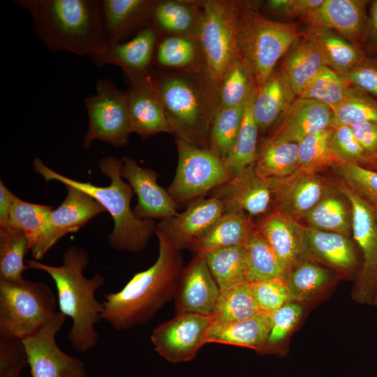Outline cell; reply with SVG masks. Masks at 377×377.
<instances>
[{"instance_id":"6da1fadb","label":"cell","mask_w":377,"mask_h":377,"mask_svg":"<svg viewBox=\"0 0 377 377\" xmlns=\"http://www.w3.org/2000/svg\"><path fill=\"white\" fill-rule=\"evenodd\" d=\"M158 255L147 269L135 274L119 290L108 293L102 302V319L114 330L142 325L172 297L184 269L180 251L156 230Z\"/></svg>"},{"instance_id":"7a4b0ae2","label":"cell","mask_w":377,"mask_h":377,"mask_svg":"<svg viewBox=\"0 0 377 377\" xmlns=\"http://www.w3.org/2000/svg\"><path fill=\"white\" fill-rule=\"evenodd\" d=\"M28 11L36 37L51 52H70L94 64L103 54L104 34L100 0H15Z\"/></svg>"},{"instance_id":"3957f363","label":"cell","mask_w":377,"mask_h":377,"mask_svg":"<svg viewBox=\"0 0 377 377\" xmlns=\"http://www.w3.org/2000/svg\"><path fill=\"white\" fill-rule=\"evenodd\" d=\"M27 269L43 271L55 283L57 304L61 313L72 320L67 339L77 352L87 353L99 339L96 325L102 319L103 305L96 298V291L105 283V277L96 273L87 278L84 269L89 263L87 251L75 246L63 253L62 264L54 266L34 259L25 261Z\"/></svg>"},{"instance_id":"277c9868","label":"cell","mask_w":377,"mask_h":377,"mask_svg":"<svg viewBox=\"0 0 377 377\" xmlns=\"http://www.w3.org/2000/svg\"><path fill=\"white\" fill-rule=\"evenodd\" d=\"M170 133L208 149L211 127L219 110V89L205 71H152Z\"/></svg>"},{"instance_id":"5b68a950","label":"cell","mask_w":377,"mask_h":377,"mask_svg":"<svg viewBox=\"0 0 377 377\" xmlns=\"http://www.w3.org/2000/svg\"><path fill=\"white\" fill-rule=\"evenodd\" d=\"M98 165L101 172L110 179L108 186L71 179L52 170L39 158L33 161L34 171L45 181L55 180L78 188L98 201L110 213L114 221L113 230L108 236L111 248L131 253L143 251L155 233L156 223L152 219H139L133 214L131 201L134 192L121 175L122 158L104 157L98 161Z\"/></svg>"},{"instance_id":"8992f818","label":"cell","mask_w":377,"mask_h":377,"mask_svg":"<svg viewBox=\"0 0 377 377\" xmlns=\"http://www.w3.org/2000/svg\"><path fill=\"white\" fill-rule=\"evenodd\" d=\"M303 36L295 23L269 19L258 11L256 3L243 1L237 19V47L257 89Z\"/></svg>"},{"instance_id":"52a82bcc","label":"cell","mask_w":377,"mask_h":377,"mask_svg":"<svg viewBox=\"0 0 377 377\" xmlns=\"http://www.w3.org/2000/svg\"><path fill=\"white\" fill-rule=\"evenodd\" d=\"M57 306L52 289L43 282L0 280V337L22 340L53 316Z\"/></svg>"},{"instance_id":"ba28073f","label":"cell","mask_w":377,"mask_h":377,"mask_svg":"<svg viewBox=\"0 0 377 377\" xmlns=\"http://www.w3.org/2000/svg\"><path fill=\"white\" fill-rule=\"evenodd\" d=\"M243 1H200L202 24L198 42L205 72L218 87L227 68L240 59L237 25Z\"/></svg>"},{"instance_id":"9c48e42d","label":"cell","mask_w":377,"mask_h":377,"mask_svg":"<svg viewBox=\"0 0 377 377\" xmlns=\"http://www.w3.org/2000/svg\"><path fill=\"white\" fill-rule=\"evenodd\" d=\"M96 91L84 99L89 119L84 147L88 148L94 140L117 147L126 145L132 133L126 91L109 79H98Z\"/></svg>"},{"instance_id":"30bf717a","label":"cell","mask_w":377,"mask_h":377,"mask_svg":"<svg viewBox=\"0 0 377 377\" xmlns=\"http://www.w3.org/2000/svg\"><path fill=\"white\" fill-rule=\"evenodd\" d=\"M178 163L167 191L177 202L194 200L228 182L232 177L224 162L207 149L175 139Z\"/></svg>"},{"instance_id":"8fae6325","label":"cell","mask_w":377,"mask_h":377,"mask_svg":"<svg viewBox=\"0 0 377 377\" xmlns=\"http://www.w3.org/2000/svg\"><path fill=\"white\" fill-rule=\"evenodd\" d=\"M66 317L57 311L22 341L31 377H87L84 362L60 349L56 337Z\"/></svg>"},{"instance_id":"7c38bea8","label":"cell","mask_w":377,"mask_h":377,"mask_svg":"<svg viewBox=\"0 0 377 377\" xmlns=\"http://www.w3.org/2000/svg\"><path fill=\"white\" fill-rule=\"evenodd\" d=\"M338 188L349 202L351 231L363 257L353 297L359 302L372 304L377 289V223L371 205L341 181Z\"/></svg>"},{"instance_id":"4fadbf2b","label":"cell","mask_w":377,"mask_h":377,"mask_svg":"<svg viewBox=\"0 0 377 377\" xmlns=\"http://www.w3.org/2000/svg\"><path fill=\"white\" fill-rule=\"evenodd\" d=\"M212 323V316L179 313L156 327L151 341L156 352L171 363L193 360L205 343V335Z\"/></svg>"},{"instance_id":"5bb4252c","label":"cell","mask_w":377,"mask_h":377,"mask_svg":"<svg viewBox=\"0 0 377 377\" xmlns=\"http://www.w3.org/2000/svg\"><path fill=\"white\" fill-rule=\"evenodd\" d=\"M67 195L50 213L45 236L31 253L40 261L64 236L75 232L89 220L105 212V208L84 191L66 186Z\"/></svg>"},{"instance_id":"9a60e30c","label":"cell","mask_w":377,"mask_h":377,"mask_svg":"<svg viewBox=\"0 0 377 377\" xmlns=\"http://www.w3.org/2000/svg\"><path fill=\"white\" fill-rule=\"evenodd\" d=\"M267 179L276 209L296 221L302 220L331 191L321 176L300 169L288 177Z\"/></svg>"},{"instance_id":"2e32d148","label":"cell","mask_w":377,"mask_h":377,"mask_svg":"<svg viewBox=\"0 0 377 377\" xmlns=\"http://www.w3.org/2000/svg\"><path fill=\"white\" fill-rule=\"evenodd\" d=\"M152 73V71H151ZM151 73L127 77L126 91L132 133L145 139L160 133H170L164 107Z\"/></svg>"},{"instance_id":"e0dca14e","label":"cell","mask_w":377,"mask_h":377,"mask_svg":"<svg viewBox=\"0 0 377 377\" xmlns=\"http://www.w3.org/2000/svg\"><path fill=\"white\" fill-rule=\"evenodd\" d=\"M220 295L219 286L207 263L194 254L179 278L175 299L176 314L195 313L212 316Z\"/></svg>"},{"instance_id":"ac0fdd59","label":"cell","mask_w":377,"mask_h":377,"mask_svg":"<svg viewBox=\"0 0 377 377\" xmlns=\"http://www.w3.org/2000/svg\"><path fill=\"white\" fill-rule=\"evenodd\" d=\"M121 175L137 195L133 212L139 219H165L178 214L177 202L167 190L157 183L158 175L150 168L140 166L132 158L122 157Z\"/></svg>"},{"instance_id":"d6986e66","label":"cell","mask_w":377,"mask_h":377,"mask_svg":"<svg viewBox=\"0 0 377 377\" xmlns=\"http://www.w3.org/2000/svg\"><path fill=\"white\" fill-rule=\"evenodd\" d=\"M224 211L223 202L214 195L198 198L184 212L161 219L156 229L164 233L178 250L190 249Z\"/></svg>"},{"instance_id":"ffe728a7","label":"cell","mask_w":377,"mask_h":377,"mask_svg":"<svg viewBox=\"0 0 377 377\" xmlns=\"http://www.w3.org/2000/svg\"><path fill=\"white\" fill-rule=\"evenodd\" d=\"M367 0H324L300 20L308 26L331 29L363 46L367 35Z\"/></svg>"},{"instance_id":"44dd1931","label":"cell","mask_w":377,"mask_h":377,"mask_svg":"<svg viewBox=\"0 0 377 377\" xmlns=\"http://www.w3.org/2000/svg\"><path fill=\"white\" fill-rule=\"evenodd\" d=\"M212 195L223 202L225 210H241L251 216L267 213L273 199L268 180L257 173L255 164L213 190Z\"/></svg>"},{"instance_id":"7402d4cb","label":"cell","mask_w":377,"mask_h":377,"mask_svg":"<svg viewBox=\"0 0 377 377\" xmlns=\"http://www.w3.org/2000/svg\"><path fill=\"white\" fill-rule=\"evenodd\" d=\"M333 112L314 100L297 97L281 117L267 138L299 143L308 135L332 128Z\"/></svg>"},{"instance_id":"603a6c76","label":"cell","mask_w":377,"mask_h":377,"mask_svg":"<svg viewBox=\"0 0 377 377\" xmlns=\"http://www.w3.org/2000/svg\"><path fill=\"white\" fill-rule=\"evenodd\" d=\"M301 246L304 257L349 275L357 265L355 246L347 235L302 226Z\"/></svg>"},{"instance_id":"cb8c5ba5","label":"cell","mask_w":377,"mask_h":377,"mask_svg":"<svg viewBox=\"0 0 377 377\" xmlns=\"http://www.w3.org/2000/svg\"><path fill=\"white\" fill-rule=\"evenodd\" d=\"M158 33L149 25L138 31L128 41L108 43L106 49L95 64L98 67L113 64L120 67L126 77L151 73V64L158 42Z\"/></svg>"},{"instance_id":"d4e9b609","label":"cell","mask_w":377,"mask_h":377,"mask_svg":"<svg viewBox=\"0 0 377 377\" xmlns=\"http://www.w3.org/2000/svg\"><path fill=\"white\" fill-rule=\"evenodd\" d=\"M256 228L277 256L287 276L304 258L301 246L302 226L276 209L265 216Z\"/></svg>"},{"instance_id":"484cf974","label":"cell","mask_w":377,"mask_h":377,"mask_svg":"<svg viewBox=\"0 0 377 377\" xmlns=\"http://www.w3.org/2000/svg\"><path fill=\"white\" fill-rule=\"evenodd\" d=\"M155 1L102 0L104 34L108 43H121L134 31L138 32L151 24Z\"/></svg>"},{"instance_id":"4316f807","label":"cell","mask_w":377,"mask_h":377,"mask_svg":"<svg viewBox=\"0 0 377 377\" xmlns=\"http://www.w3.org/2000/svg\"><path fill=\"white\" fill-rule=\"evenodd\" d=\"M256 228L246 212L237 209L225 210L221 216L192 245L194 254L202 255L222 248L246 244Z\"/></svg>"},{"instance_id":"83f0119b","label":"cell","mask_w":377,"mask_h":377,"mask_svg":"<svg viewBox=\"0 0 377 377\" xmlns=\"http://www.w3.org/2000/svg\"><path fill=\"white\" fill-rule=\"evenodd\" d=\"M202 24L200 1H155L151 25L158 33L198 40Z\"/></svg>"},{"instance_id":"f1b7e54d","label":"cell","mask_w":377,"mask_h":377,"mask_svg":"<svg viewBox=\"0 0 377 377\" xmlns=\"http://www.w3.org/2000/svg\"><path fill=\"white\" fill-rule=\"evenodd\" d=\"M272 314L260 311L242 320L212 322L205 335V343L242 346L262 352L271 329Z\"/></svg>"},{"instance_id":"f546056e","label":"cell","mask_w":377,"mask_h":377,"mask_svg":"<svg viewBox=\"0 0 377 377\" xmlns=\"http://www.w3.org/2000/svg\"><path fill=\"white\" fill-rule=\"evenodd\" d=\"M297 98L280 70L274 69L256 93L252 112L259 131H265L276 124Z\"/></svg>"},{"instance_id":"4dcf8cb0","label":"cell","mask_w":377,"mask_h":377,"mask_svg":"<svg viewBox=\"0 0 377 377\" xmlns=\"http://www.w3.org/2000/svg\"><path fill=\"white\" fill-rule=\"evenodd\" d=\"M324 66H327L319 49L304 34L282 58L279 70L297 97Z\"/></svg>"},{"instance_id":"1f68e13d","label":"cell","mask_w":377,"mask_h":377,"mask_svg":"<svg viewBox=\"0 0 377 377\" xmlns=\"http://www.w3.org/2000/svg\"><path fill=\"white\" fill-rule=\"evenodd\" d=\"M303 31L315 43L326 66L339 75L351 70L367 57L362 45L331 29L308 26Z\"/></svg>"},{"instance_id":"d6a6232c","label":"cell","mask_w":377,"mask_h":377,"mask_svg":"<svg viewBox=\"0 0 377 377\" xmlns=\"http://www.w3.org/2000/svg\"><path fill=\"white\" fill-rule=\"evenodd\" d=\"M156 63L161 68L182 71H205L198 40L181 36H169L157 45Z\"/></svg>"},{"instance_id":"836d02e7","label":"cell","mask_w":377,"mask_h":377,"mask_svg":"<svg viewBox=\"0 0 377 377\" xmlns=\"http://www.w3.org/2000/svg\"><path fill=\"white\" fill-rule=\"evenodd\" d=\"M200 256L207 263L220 293L247 282L245 246L222 248Z\"/></svg>"},{"instance_id":"e575fe53","label":"cell","mask_w":377,"mask_h":377,"mask_svg":"<svg viewBox=\"0 0 377 377\" xmlns=\"http://www.w3.org/2000/svg\"><path fill=\"white\" fill-rule=\"evenodd\" d=\"M257 173L265 179L283 178L298 170V144L267 139L258 152Z\"/></svg>"},{"instance_id":"d590c367","label":"cell","mask_w":377,"mask_h":377,"mask_svg":"<svg viewBox=\"0 0 377 377\" xmlns=\"http://www.w3.org/2000/svg\"><path fill=\"white\" fill-rule=\"evenodd\" d=\"M256 89L257 88L253 91L246 102L238 135L234 145L223 160L225 166L232 177L255 164L257 159L259 129L252 112Z\"/></svg>"},{"instance_id":"8d00e7d4","label":"cell","mask_w":377,"mask_h":377,"mask_svg":"<svg viewBox=\"0 0 377 377\" xmlns=\"http://www.w3.org/2000/svg\"><path fill=\"white\" fill-rule=\"evenodd\" d=\"M306 227L347 235L351 231V210L344 200L332 191L302 219Z\"/></svg>"},{"instance_id":"74e56055","label":"cell","mask_w":377,"mask_h":377,"mask_svg":"<svg viewBox=\"0 0 377 377\" xmlns=\"http://www.w3.org/2000/svg\"><path fill=\"white\" fill-rule=\"evenodd\" d=\"M333 274L306 258L298 262L288 272L285 281L290 301H301L312 297L334 281Z\"/></svg>"},{"instance_id":"f35d334b","label":"cell","mask_w":377,"mask_h":377,"mask_svg":"<svg viewBox=\"0 0 377 377\" xmlns=\"http://www.w3.org/2000/svg\"><path fill=\"white\" fill-rule=\"evenodd\" d=\"M247 282L286 279V272L277 256L257 228L245 245Z\"/></svg>"},{"instance_id":"ab89813d","label":"cell","mask_w":377,"mask_h":377,"mask_svg":"<svg viewBox=\"0 0 377 377\" xmlns=\"http://www.w3.org/2000/svg\"><path fill=\"white\" fill-rule=\"evenodd\" d=\"M52 209L51 206L28 202L15 198L10 213V226L26 235L30 251L45 236Z\"/></svg>"},{"instance_id":"60d3db41","label":"cell","mask_w":377,"mask_h":377,"mask_svg":"<svg viewBox=\"0 0 377 377\" xmlns=\"http://www.w3.org/2000/svg\"><path fill=\"white\" fill-rule=\"evenodd\" d=\"M29 251L26 235L13 228L0 230V280L16 281L24 279L27 269L24 257Z\"/></svg>"},{"instance_id":"b9f144b4","label":"cell","mask_w":377,"mask_h":377,"mask_svg":"<svg viewBox=\"0 0 377 377\" xmlns=\"http://www.w3.org/2000/svg\"><path fill=\"white\" fill-rule=\"evenodd\" d=\"M246 104L219 109L215 114L210 131L208 150L223 161L235 142Z\"/></svg>"},{"instance_id":"7bdbcfd3","label":"cell","mask_w":377,"mask_h":377,"mask_svg":"<svg viewBox=\"0 0 377 377\" xmlns=\"http://www.w3.org/2000/svg\"><path fill=\"white\" fill-rule=\"evenodd\" d=\"M259 312L249 283L245 282L220 293L212 318L213 323H230L249 318Z\"/></svg>"},{"instance_id":"ee69618b","label":"cell","mask_w":377,"mask_h":377,"mask_svg":"<svg viewBox=\"0 0 377 377\" xmlns=\"http://www.w3.org/2000/svg\"><path fill=\"white\" fill-rule=\"evenodd\" d=\"M256 88L253 79L241 59L234 61L226 70L219 86V109L246 103Z\"/></svg>"},{"instance_id":"f6af8a7d","label":"cell","mask_w":377,"mask_h":377,"mask_svg":"<svg viewBox=\"0 0 377 377\" xmlns=\"http://www.w3.org/2000/svg\"><path fill=\"white\" fill-rule=\"evenodd\" d=\"M332 112V127L350 126L364 121L377 122V99L352 85Z\"/></svg>"},{"instance_id":"bcb514c9","label":"cell","mask_w":377,"mask_h":377,"mask_svg":"<svg viewBox=\"0 0 377 377\" xmlns=\"http://www.w3.org/2000/svg\"><path fill=\"white\" fill-rule=\"evenodd\" d=\"M332 128L311 134L298 144L300 169L309 174L334 167L335 160L332 154L330 138Z\"/></svg>"},{"instance_id":"7dc6e473","label":"cell","mask_w":377,"mask_h":377,"mask_svg":"<svg viewBox=\"0 0 377 377\" xmlns=\"http://www.w3.org/2000/svg\"><path fill=\"white\" fill-rule=\"evenodd\" d=\"M351 86L334 71L324 66L297 97L316 101L333 110L345 98Z\"/></svg>"},{"instance_id":"c3c4849f","label":"cell","mask_w":377,"mask_h":377,"mask_svg":"<svg viewBox=\"0 0 377 377\" xmlns=\"http://www.w3.org/2000/svg\"><path fill=\"white\" fill-rule=\"evenodd\" d=\"M341 181L371 207L377 204V170L355 163H336Z\"/></svg>"},{"instance_id":"681fc988","label":"cell","mask_w":377,"mask_h":377,"mask_svg":"<svg viewBox=\"0 0 377 377\" xmlns=\"http://www.w3.org/2000/svg\"><path fill=\"white\" fill-rule=\"evenodd\" d=\"M330 145L336 163H355L367 167L369 163L351 128L348 126H337L332 128Z\"/></svg>"},{"instance_id":"f907efd6","label":"cell","mask_w":377,"mask_h":377,"mask_svg":"<svg viewBox=\"0 0 377 377\" xmlns=\"http://www.w3.org/2000/svg\"><path fill=\"white\" fill-rule=\"evenodd\" d=\"M302 306L295 301H288L272 314V326L261 353H273L300 320Z\"/></svg>"},{"instance_id":"816d5d0a","label":"cell","mask_w":377,"mask_h":377,"mask_svg":"<svg viewBox=\"0 0 377 377\" xmlns=\"http://www.w3.org/2000/svg\"><path fill=\"white\" fill-rule=\"evenodd\" d=\"M260 311L272 313L290 301V293L284 279L274 278L249 283Z\"/></svg>"},{"instance_id":"f5cc1de1","label":"cell","mask_w":377,"mask_h":377,"mask_svg":"<svg viewBox=\"0 0 377 377\" xmlns=\"http://www.w3.org/2000/svg\"><path fill=\"white\" fill-rule=\"evenodd\" d=\"M27 366V354L22 341L0 337V377H20Z\"/></svg>"},{"instance_id":"db71d44e","label":"cell","mask_w":377,"mask_h":377,"mask_svg":"<svg viewBox=\"0 0 377 377\" xmlns=\"http://www.w3.org/2000/svg\"><path fill=\"white\" fill-rule=\"evenodd\" d=\"M340 75L351 85L377 99V55L367 56L353 68Z\"/></svg>"},{"instance_id":"11a10c76","label":"cell","mask_w":377,"mask_h":377,"mask_svg":"<svg viewBox=\"0 0 377 377\" xmlns=\"http://www.w3.org/2000/svg\"><path fill=\"white\" fill-rule=\"evenodd\" d=\"M324 0H269L263 6L265 12L285 19H300Z\"/></svg>"},{"instance_id":"9f6ffc18","label":"cell","mask_w":377,"mask_h":377,"mask_svg":"<svg viewBox=\"0 0 377 377\" xmlns=\"http://www.w3.org/2000/svg\"><path fill=\"white\" fill-rule=\"evenodd\" d=\"M350 127L368 158L369 164L377 158V122H360Z\"/></svg>"},{"instance_id":"6f0895ef","label":"cell","mask_w":377,"mask_h":377,"mask_svg":"<svg viewBox=\"0 0 377 377\" xmlns=\"http://www.w3.org/2000/svg\"><path fill=\"white\" fill-rule=\"evenodd\" d=\"M363 49L368 57L377 55V0L371 1L367 18V35Z\"/></svg>"},{"instance_id":"680465c9","label":"cell","mask_w":377,"mask_h":377,"mask_svg":"<svg viewBox=\"0 0 377 377\" xmlns=\"http://www.w3.org/2000/svg\"><path fill=\"white\" fill-rule=\"evenodd\" d=\"M16 196L0 181V230L10 228V213Z\"/></svg>"},{"instance_id":"91938a15","label":"cell","mask_w":377,"mask_h":377,"mask_svg":"<svg viewBox=\"0 0 377 377\" xmlns=\"http://www.w3.org/2000/svg\"><path fill=\"white\" fill-rule=\"evenodd\" d=\"M367 168L371 170H377V158L371 162Z\"/></svg>"},{"instance_id":"94428289","label":"cell","mask_w":377,"mask_h":377,"mask_svg":"<svg viewBox=\"0 0 377 377\" xmlns=\"http://www.w3.org/2000/svg\"><path fill=\"white\" fill-rule=\"evenodd\" d=\"M371 207H372L374 215V217L377 223V204L372 206Z\"/></svg>"},{"instance_id":"6125c7cd","label":"cell","mask_w":377,"mask_h":377,"mask_svg":"<svg viewBox=\"0 0 377 377\" xmlns=\"http://www.w3.org/2000/svg\"><path fill=\"white\" fill-rule=\"evenodd\" d=\"M374 304H376L377 306V289H376L375 298H374Z\"/></svg>"}]
</instances>
